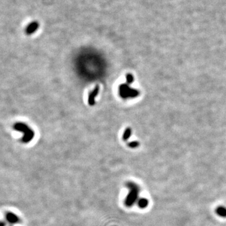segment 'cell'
I'll return each instance as SVG.
<instances>
[{
    "mask_svg": "<svg viewBox=\"0 0 226 226\" xmlns=\"http://www.w3.org/2000/svg\"><path fill=\"white\" fill-rule=\"evenodd\" d=\"M216 212L219 217L226 218V207L224 206H218L216 209Z\"/></svg>",
    "mask_w": 226,
    "mask_h": 226,
    "instance_id": "8992f818",
    "label": "cell"
},
{
    "mask_svg": "<svg viewBox=\"0 0 226 226\" xmlns=\"http://www.w3.org/2000/svg\"><path fill=\"white\" fill-rule=\"evenodd\" d=\"M126 81H127V84H132L134 81V77L132 74H127L126 76Z\"/></svg>",
    "mask_w": 226,
    "mask_h": 226,
    "instance_id": "30bf717a",
    "label": "cell"
},
{
    "mask_svg": "<svg viewBox=\"0 0 226 226\" xmlns=\"http://www.w3.org/2000/svg\"><path fill=\"white\" fill-rule=\"evenodd\" d=\"M127 187L129 188L130 192L126 199L125 203L127 207H131L136 201L140 188L136 184L132 182H129L127 184Z\"/></svg>",
    "mask_w": 226,
    "mask_h": 226,
    "instance_id": "7a4b0ae2",
    "label": "cell"
},
{
    "mask_svg": "<svg viewBox=\"0 0 226 226\" xmlns=\"http://www.w3.org/2000/svg\"><path fill=\"white\" fill-rule=\"evenodd\" d=\"M119 94L123 99H127L129 97H135L140 94L138 90L132 89L127 84H123L119 87Z\"/></svg>",
    "mask_w": 226,
    "mask_h": 226,
    "instance_id": "3957f363",
    "label": "cell"
},
{
    "mask_svg": "<svg viewBox=\"0 0 226 226\" xmlns=\"http://www.w3.org/2000/svg\"><path fill=\"white\" fill-rule=\"evenodd\" d=\"M131 129L129 128V127H127V129H126L125 133L123 134V139L125 141L127 140L131 136Z\"/></svg>",
    "mask_w": 226,
    "mask_h": 226,
    "instance_id": "9c48e42d",
    "label": "cell"
},
{
    "mask_svg": "<svg viewBox=\"0 0 226 226\" xmlns=\"http://www.w3.org/2000/svg\"><path fill=\"white\" fill-rule=\"evenodd\" d=\"M99 87L98 86H96L92 92H90L89 93V97H88V103L90 106H93V105L95 104L96 103L95 98L97 97L98 93H99Z\"/></svg>",
    "mask_w": 226,
    "mask_h": 226,
    "instance_id": "277c9868",
    "label": "cell"
},
{
    "mask_svg": "<svg viewBox=\"0 0 226 226\" xmlns=\"http://www.w3.org/2000/svg\"><path fill=\"white\" fill-rule=\"evenodd\" d=\"M149 202L148 199H145V198H142L140 199L138 201V205L139 206L140 208L141 209H145L146 207H147L148 205Z\"/></svg>",
    "mask_w": 226,
    "mask_h": 226,
    "instance_id": "52a82bcc",
    "label": "cell"
},
{
    "mask_svg": "<svg viewBox=\"0 0 226 226\" xmlns=\"http://www.w3.org/2000/svg\"><path fill=\"white\" fill-rule=\"evenodd\" d=\"M13 128L16 131L23 133L24 136H23L22 139H21V141H22L23 143H27L28 142L31 141V140L34 138V131L31 128H30L26 124L23 123H16L14 125Z\"/></svg>",
    "mask_w": 226,
    "mask_h": 226,
    "instance_id": "6da1fadb",
    "label": "cell"
},
{
    "mask_svg": "<svg viewBox=\"0 0 226 226\" xmlns=\"http://www.w3.org/2000/svg\"><path fill=\"white\" fill-rule=\"evenodd\" d=\"M128 146L131 148H134L138 147V146H139V143H138V141H132L128 144Z\"/></svg>",
    "mask_w": 226,
    "mask_h": 226,
    "instance_id": "8fae6325",
    "label": "cell"
},
{
    "mask_svg": "<svg viewBox=\"0 0 226 226\" xmlns=\"http://www.w3.org/2000/svg\"><path fill=\"white\" fill-rule=\"evenodd\" d=\"M7 219L10 222H12V223H14V222H16L18 221V217L14 216L13 214L12 213H9L7 214Z\"/></svg>",
    "mask_w": 226,
    "mask_h": 226,
    "instance_id": "ba28073f",
    "label": "cell"
},
{
    "mask_svg": "<svg viewBox=\"0 0 226 226\" xmlns=\"http://www.w3.org/2000/svg\"><path fill=\"white\" fill-rule=\"evenodd\" d=\"M39 25L37 22H33L27 27L26 29V33L28 35H30L34 33L38 28Z\"/></svg>",
    "mask_w": 226,
    "mask_h": 226,
    "instance_id": "5b68a950",
    "label": "cell"
}]
</instances>
